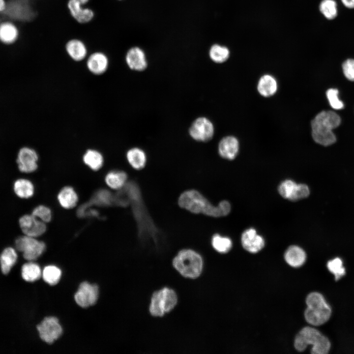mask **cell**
<instances>
[{
	"label": "cell",
	"instance_id": "cb8c5ba5",
	"mask_svg": "<svg viewBox=\"0 0 354 354\" xmlns=\"http://www.w3.org/2000/svg\"><path fill=\"white\" fill-rule=\"evenodd\" d=\"M13 190L18 197L22 199H28L33 196L34 188L32 183L30 180L19 178L15 181L13 184Z\"/></svg>",
	"mask_w": 354,
	"mask_h": 354
},
{
	"label": "cell",
	"instance_id": "7c38bea8",
	"mask_svg": "<svg viewBox=\"0 0 354 354\" xmlns=\"http://www.w3.org/2000/svg\"><path fill=\"white\" fill-rule=\"evenodd\" d=\"M38 155L37 152L29 147L21 148L18 153L17 163L19 171L22 173H30L38 167Z\"/></svg>",
	"mask_w": 354,
	"mask_h": 354
},
{
	"label": "cell",
	"instance_id": "8fae6325",
	"mask_svg": "<svg viewBox=\"0 0 354 354\" xmlns=\"http://www.w3.org/2000/svg\"><path fill=\"white\" fill-rule=\"evenodd\" d=\"M98 286L85 281L80 285L74 295V299L79 306L86 308L94 305L98 300Z\"/></svg>",
	"mask_w": 354,
	"mask_h": 354
},
{
	"label": "cell",
	"instance_id": "e575fe53",
	"mask_svg": "<svg viewBox=\"0 0 354 354\" xmlns=\"http://www.w3.org/2000/svg\"><path fill=\"white\" fill-rule=\"evenodd\" d=\"M327 267L329 271L334 274L336 280H339L345 274V268L343 266L342 261L339 258L329 261Z\"/></svg>",
	"mask_w": 354,
	"mask_h": 354
},
{
	"label": "cell",
	"instance_id": "b9f144b4",
	"mask_svg": "<svg viewBox=\"0 0 354 354\" xmlns=\"http://www.w3.org/2000/svg\"></svg>",
	"mask_w": 354,
	"mask_h": 354
},
{
	"label": "cell",
	"instance_id": "6da1fadb",
	"mask_svg": "<svg viewBox=\"0 0 354 354\" xmlns=\"http://www.w3.org/2000/svg\"><path fill=\"white\" fill-rule=\"evenodd\" d=\"M178 205L194 213H203L212 217H221L228 215L231 210V205L227 201H222L215 206L212 205L202 194L195 190L183 192L178 200Z\"/></svg>",
	"mask_w": 354,
	"mask_h": 354
},
{
	"label": "cell",
	"instance_id": "5bb4252c",
	"mask_svg": "<svg viewBox=\"0 0 354 354\" xmlns=\"http://www.w3.org/2000/svg\"><path fill=\"white\" fill-rule=\"evenodd\" d=\"M86 67L93 75L99 76L104 74L109 66L108 56L102 51H95L88 56L86 59Z\"/></svg>",
	"mask_w": 354,
	"mask_h": 354
},
{
	"label": "cell",
	"instance_id": "52a82bcc",
	"mask_svg": "<svg viewBox=\"0 0 354 354\" xmlns=\"http://www.w3.org/2000/svg\"><path fill=\"white\" fill-rule=\"evenodd\" d=\"M15 247L23 253L24 258L30 261L36 260L46 248L44 242L26 235L19 236L16 239Z\"/></svg>",
	"mask_w": 354,
	"mask_h": 354
},
{
	"label": "cell",
	"instance_id": "8d00e7d4",
	"mask_svg": "<svg viewBox=\"0 0 354 354\" xmlns=\"http://www.w3.org/2000/svg\"><path fill=\"white\" fill-rule=\"evenodd\" d=\"M338 93L339 91L337 89L333 88L328 89L326 92L330 105L336 110L342 109L344 107L343 102L339 99Z\"/></svg>",
	"mask_w": 354,
	"mask_h": 354
},
{
	"label": "cell",
	"instance_id": "ba28073f",
	"mask_svg": "<svg viewBox=\"0 0 354 354\" xmlns=\"http://www.w3.org/2000/svg\"><path fill=\"white\" fill-rule=\"evenodd\" d=\"M189 135L194 140L200 142H208L214 134V127L212 121L206 117L196 118L188 129Z\"/></svg>",
	"mask_w": 354,
	"mask_h": 354
},
{
	"label": "cell",
	"instance_id": "d590c367",
	"mask_svg": "<svg viewBox=\"0 0 354 354\" xmlns=\"http://www.w3.org/2000/svg\"><path fill=\"white\" fill-rule=\"evenodd\" d=\"M31 214L44 223L50 221L52 218L51 210L49 208L43 205H39L35 207L33 209Z\"/></svg>",
	"mask_w": 354,
	"mask_h": 354
},
{
	"label": "cell",
	"instance_id": "74e56055",
	"mask_svg": "<svg viewBox=\"0 0 354 354\" xmlns=\"http://www.w3.org/2000/svg\"><path fill=\"white\" fill-rule=\"evenodd\" d=\"M342 69L345 77L348 80L354 81V59L346 60L342 64Z\"/></svg>",
	"mask_w": 354,
	"mask_h": 354
},
{
	"label": "cell",
	"instance_id": "83f0119b",
	"mask_svg": "<svg viewBox=\"0 0 354 354\" xmlns=\"http://www.w3.org/2000/svg\"><path fill=\"white\" fill-rule=\"evenodd\" d=\"M22 276L27 282H34L42 276V271L38 265L33 262L24 264L22 267Z\"/></svg>",
	"mask_w": 354,
	"mask_h": 354
},
{
	"label": "cell",
	"instance_id": "ac0fdd59",
	"mask_svg": "<svg viewBox=\"0 0 354 354\" xmlns=\"http://www.w3.org/2000/svg\"><path fill=\"white\" fill-rule=\"evenodd\" d=\"M241 242L244 249L252 253L260 251L265 245L264 238L253 228L248 229L242 233Z\"/></svg>",
	"mask_w": 354,
	"mask_h": 354
},
{
	"label": "cell",
	"instance_id": "60d3db41",
	"mask_svg": "<svg viewBox=\"0 0 354 354\" xmlns=\"http://www.w3.org/2000/svg\"><path fill=\"white\" fill-rule=\"evenodd\" d=\"M7 6L5 0H0V13L4 12Z\"/></svg>",
	"mask_w": 354,
	"mask_h": 354
},
{
	"label": "cell",
	"instance_id": "3957f363",
	"mask_svg": "<svg viewBox=\"0 0 354 354\" xmlns=\"http://www.w3.org/2000/svg\"><path fill=\"white\" fill-rule=\"evenodd\" d=\"M309 345L312 346L313 354H326L330 348V343L326 337L315 328L306 326L295 336L294 346L297 351L303 352Z\"/></svg>",
	"mask_w": 354,
	"mask_h": 354
},
{
	"label": "cell",
	"instance_id": "484cf974",
	"mask_svg": "<svg viewBox=\"0 0 354 354\" xmlns=\"http://www.w3.org/2000/svg\"><path fill=\"white\" fill-rule=\"evenodd\" d=\"M84 163L93 170H98L103 165L104 158L102 154L98 150L94 149H88L83 156Z\"/></svg>",
	"mask_w": 354,
	"mask_h": 354
},
{
	"label": "cell",
	"instance_id": "4fadbf2b",
	"mask_svg": "<svg viewBox=\"0 0 354 354\" xmlns=\"http://www.w3.org/2000/svg\"><path fill=\"white\" fill-rule=\"evenodd\" d=\"M20 227L25 235L36 237L43 235L46 230L45 223L32 214H25L19 220Z\"/></svg>",
	"mask_w": 354,
	"mask_h": 354
},
{
	"label": "cell",
	"instance_id": "9c48e42d",
	"mask_svg": "<svg viewBox=\"0 0 354 354\" xmlns=\"http://www.w3.org/2000/svg\"><path fill=\"white\" fill-rule=\"evenodd\" d=\"M36 328L41 340L49 344L58 340L63 332L58 319L54 316L45 317Z\"/></svg>",
	"mask_w": 354,
	"mask_h": 354
},
{
	"label": "cell",
	"instance_id": "d4e9b609",
	"mask_svg": "<svg viewBox=\"0 0 354 354\" xmlns=\"http://www.w3.org/2000/svg\"><path fill=\"white\" fill-rule=\"evenodd\" d=\"M277 88L275 79L269 75L262 76L258 84L257 89L261 95L264 97H269L273 95Z\"/></svg>",
	"mask_w": 354,
	"mask_h": 354
},
{
	"label": "cell",
	"instance_id": "7402d4cb",
	"mask_svg": "<svg viewBox=\"0 0 354 354\" xmlns=\"http://www.w3.org/2000/svg\"><path fill=\"white\" fill-rule=\"evenodd\" d=\"M126 156L129 164L135 169H142L146 165V154L140 148L134 147L130 148L127 151Z\"/></svg>",
	"mask_w": 354,
	"mask_h": 354
},
{
	"label": "cell",
	"instance_id": "ffe728a7",
	"mask_svg": "<svg viewBox=\"0 0 354 354\" xmlns=\"http://www.w3.org/2000/svg\"><path fill=\"white\" fill-rule=\"evenodd\" d=\"M19 36V30L15 24L10 21L0 23V42L9 45L16 42Z\"/></svg>",
	"mask_w": 354,
	"mask_h": 354
},
{
	"label": "cell",
	"instance_id": "f35d334b",
	"mask_svg": "<svg viewBox=\"0 0 354 354\" xmlns=\"http://www.w3.org/2000/svg\"><path fill=\"white\" fill-rule=\"evenodd\" d=\"M310 193L308 186L304 184H297L293 201H296L307 198Z\"/></svg>",
	"mask_w": 354,
	"mask_h": 354
},
{
	"label": "cell",
	"instance_id": "836d02e7",
	"mask_svg": "<svg viewBox=\"0 0 354 354\" xmlns=\"http://www.w3.org/2000/svg\"><path fill=\"white\" fill-rule=\"evenodd\" d=\"M319 7L322 13L329 20L334 19L337 15V3L334 0H323Z\"/></svg>",
	"mask_w": 354,
	"mask_h": 354
},
{
	"label": "cell",
	"instance_id": "d6986e66",
	"mask_svg": "<svg viewBox=\"0 0 354 354\" xmlns=\"http://www.w3.org/2000/svg\"><path fill=\"white\" fill-rule=\"evenodd\" d=\"M218 150L221 157L226 159L233 160L238 152V141L234 136L225 137L220 141Z\"/></svg>",
	"mask_w": 354,
	"mask_h": 354
},
{
	"label": "cell",
	"instance_id": "ab89813d",
	"mask_svg": "<svg viewBox=\"0 0 354 354\" xmlns=\"http://www.w3.org/2000/svg\"><path fill=\"white\" fill-rule=\"evenodd\" d=\"M341 1L346 7L354 8V0H341Z\"/></svg>",
	"mask_w": 354,
	"mask_h": 354
},
{
	"label": "cell",
	"instance_id": "603a6c76",
	"mask_svg": "<svg viewBox=\"0 0 354 354\" xmlns=\"http://www.w3.org/2000/svg\"><path fill=\"white\" fill-rule=\"evenodd\" d=\"M59 204L65 208L74 207L78 200V195L74 189L70 186L63 188L58 195Z\"/></svg>",
	"mask_w": 354,
	"mask_h": 354
},
{
	"label": "cell",
	"instance_id": "7a4b0ae2",
	"mask_svg": "<svg viewBox=\"0 0 354 354\" xmlns=\"http://www.w3.org/2000/svg\"><path fill=\"white\" fill-rule=\"evenodd\" d=\"M341 123L339 116L332 111H323L318 114L311 121L312 136L317 143L327 146L336 140L332 129Z\"/></svg>",
	"mask_w": 354,
	"mask_h": 354
},
{
	"label": "cell",
	"instance_id": "1f68e13d",
	"mask_svg": "<svg viewBox=\"0 0 354 354\" xmlns=\"http://www.w3.org/2000/svg\"><path fill=\"white\" fill-rule=\"evenodd\" d=\"M211 244L214 249L221 253L228 252L232 246L231 239L218 234H215L212 236Z\"/></svg>",
	"mask_w": 354,
	"mask_h": 354
},
{
	"label": "cell",
	"instance_id": "277c9868",
	"mask_svg": "<svg viewBox=\"0 0 354 354\" xmlns=\"http://www.w3.org/2000/svg\"><path fill=\"white\" fill-rule=\"evenodd\" d=\"M307 308L304 312L306 321L314 326L326 322L330 317L331 310L322 295L318 292L309 294L306 299Z\"/></svg>",
	"mask_w": 354,
	"mask_h": 354
},
{
	"label": "cell",
	"instance_id": "9a60e30c",
	"mask_svg": "<svg viewBox=\"0 0 354 354\" xmlns=\"http://www.w3.org/2000/svg\"><path fill=\"white\" fill-rule=\"evenodd\" d=\"M125 60L128 68L133 71L142 72L148 67L146 54L139 47L129 49L126 53Z\"/></svg>",
	"mask_w": 354,
	"mask_h": 354
},
{
	"label": "cell",
	"instance_id": "e0dca14e",
	"mask_svg": "<svg viewBox=\"0 0 354 354\" xmlns=\"http://www.w3.org/2000/svg\"><path fill=\"white\" fill-rule=\"evenodd\" d=\"M64 49L68 56L75 62H81L86 59L88 56L87 45L78 38L69 39L65 44Z\"/></svg>",
	"mask_w": 354,
	"mask_h": 354
},
{
	"label": "cell",
	"instance_id": "44dd1931",
	"mask_svg": "<svg viewBox=\"0 0 354 354\" xmlns=\"http://www.w3.org/2000/svg\"><path fill=\"white\" fill-rule=\"evenodd\" d=\"M286 262L290 266L298 267L302 266L306 259L305 251L300 247L293 245L290 246L284 254Z\"/></svg>",
	"mask_w": 354,
	"mask_h": 354
},
{
	"label": "cell",
	"instance_id": "4dcf8cb0",
	"mask_svg": "<svg viewBox=\"0 0 354 354\" xmlns=\"http://www.w3.org/2000/svg\"><path fill=\"white\" fill-rule=\"evenodd\" d=\"M209 56L213 62L218 63H223L228 59L229 51L226 47L214 44L209 50Z\"/></svg>",
	"mask_w": 354,
	"mask_h": 354
},
{
	"label": "cell",
	"instance_id": "d6a6232c",
	"mask_svg": "<svg viewBox=\"0 0 354 354\" xmlns=\"http://www.w3.org/2000/svg\"><path fill=\"white\" fill-rule=\"evenodd\" d=\"M297 186V184L294 181L287 179L279 185L278 191L282 197L293 201Z\"/></svg>",
	"mask_w": 354,
	"mask_h": 354
},
{
	"label": "cell",
	"instance_id": "8992f818",
	"mask_svg": "<svg viewBox=\"0 0 354 354\" xmlns=\"http://www.w3.org/2000/svg\"><path fill=\"white\" fill-rule=\"evenodd\" d=\"M177 295L175 292L165 287L155 292L151 297L149 306L150 314L155 317H162L171 311L177 303Z\"/></svg>",
	"mask_w": 354,
	"mask_h": 354
},
{
	"label": "cell",
	"instance_id": "4316f807",
	"mask_svg": "<svg viewBox=\"0 0 354 354\" xmlns=\"http://www.w3.org/2000/svg\"><path fill=\"white\" fill-rule=\"evenodd\" d=\"M17 259V254L13 248L7 247L3 250L0 256V263L3 274H7L10 271Z\"/></svg>",
	"mask_w": 354,
	"mask_h": 354
},
{
	"label": "cell",
	"instance_id": "30bf717a",
	"mask_svg": "<svg viewBox=\"0 0 354 354\" xmlns=\"http://www.w3.org/2000/svg\"><path fill=\"white\" fill-rule=\"evenodd\" d=\"M90 0H68L67 8L72 18L78 23L88 24L94 18V11L86 7Z\"/></svg>",
	"mask_w": 354,
	"mask_h": 354
},
{
	"label": "cell",
	"instance_id": "2e32d148",
	"mask_svg": "<svg viewBox=\"0 0 354 354\" xmlns=\"http://www.w3.org/2000/svg\"><path fill=\"white\" fill-rule=\"evenodd\" d=\"M29 4L24 1H11L9 4L7 3L5 12L11 18L23 21L30 20L34 16V12Z\"/></svg>",
	"mask_w": 354,
	"mask_h": 354
},
{
	"label": "cell",
	"instance_id": "f1b7e54d",
	"mask_svg": "<svg viewBox=\"0 0 354 354\" xmlns=\"http://www.w3.org/2000/svg\"><path fill=\"white\" fill-rule=\"evenodd\" d=\"M126 179L127 175L124 172L113 171L107 174L105 181L111 188L118 189L124 185Z\"/></svg>",
	"mask_w": 354,
	"mask_h": 354
},
{
	"label": "cell",
	"instance_id": "f546056e",
	"mask_svg": "<svg viewBox=\"0 0 354 354\" xmlns=\"http://www.w3.org/2000/svg\"><path fill=\"white\" fill-rule=\"evenodd\" d=\"M61 274L60 269L54 265L45 266L42 272L44 281L51 286H54L59 282Z\"/></svg>",
	"mask_w": 354,
	"mask_h": 354
},
{
	"label": "cell",
	"instance_id": "5b68a950",
	"mask_svg": "<svg viewBox=\"0 0 354 354\" xmlns=\"http://www.w3.org/2000/svg\"><path fill=\"white\" fill-rule=\"evenodd\" d=\"M173 265L182 276L194 279L201 274L203 263L198 253L191 249H183L174 258Z\"/></svg>",
	"mask_w": 354,
	"mask_h": 354
}]
</instances>
